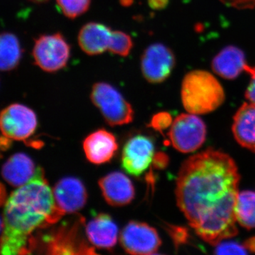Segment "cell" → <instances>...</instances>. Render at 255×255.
I'll list each match as a JSON object with an SVG mask.
<instances>
[{
  "instance_id": "44dd1931",
  "label": "cell",
  "mask_w": 255,
  "mask_h": 255,
  "mask_svg": "<svg viewBox=\"0 0 255 255\" xmlns=\"http://www.w3.org/2000/svg\"><path fill=\"white\" fill-rule=\"evenodd\" d=\"M237 222L247 229L255 228V192L244 191L238 195L236 206Z\"/></svg>"
},
{
  "instance_id": "e0dca14e",
  "label": "cell",
  "mask_w": 255,
  "mask_h": 255,
  "mask_svg": "<svg viewBox=\"0 0 255 255\" xmlns=\"http://www.w3.org/2000/svg\"><path fill=\"white\" fill-rule=\"evenodd\" d=\"M38 167L26 154L16 153L11 156L2 166L1 175L10 185L20 187L36 175Z\"/></svg>"
},
{
  "instance_id": "4316f807",
  "label": "cell",
  "mask_w": 255,
  "mask_h": 255,
  "mask_svg": "<svg viewBox=\"0 0 255 255\" xmlns=\"http://www.w3.org/2000/svg\"><path fill=\"white\" fill-rule=\"evenodd\" d=\"M246 72L251 75V81L246 92V98L251 103L255 104V66L248 65Z\"/></svg>"
},
{
  "instance_id": "ac0fdd59",
  "label": "cell",
  "mask_w": 255,
  "mask_h": 255,
  "mask_svg": "<svg viewBox=\"0 0 255 255\" xmlns=\"http://www.w3.org/2000/svg\"><path fill=\"white\" fill-rule=\"evenodd\" d=\"M233 132L238 143L255 152V104L245 103L234 116Z\"/></svg>"
},
{
  "instance_id": "1f68e13d",
  "label": "cell",
  "mask_w": 255,
  "mask_h": 255,
  "mask_svg": "<svg viewBox=\"0 0 255 255\" xmlns=\"http://www.w3.org/2000/svg\"><path fill=\"white\" fill-rule=\"evenodd\" d=\"M29 1L33 3H36V4H42V3L47 2L49 0H29Z\"/></svg>"
},
{
  "instance_id": "9c48e42d",
  "label": "cell",
  "mask_w": 255,
  "mask_h": 255,
  "mask_svg": "<svg viewBox=\"0 0 255 255\" xmlns=\"http://www.w3.org/2000/svg\"><path fill=\"white\" fill-rule=\"evenodd\" d=\"M120 243L128 254L153 255L161 246L157 231L145 223L130 221L122 230Z\"/></svg>"
},
{
  "instance_id": "3957f363",
  "label": "cell",
  "mask_w": 255,
  "mask_h": 255,
  "mask_svg": "<svg viewBox=\"0 0 255 255\" xmlns=\"http://www.w3.org/2000/svg\"><path fill=\"white\" fill-rule=\"evenodd\" d=\"M183 106L189 113L206 114L217 110L224 102L225 92L212 74L204 70L187 73L182 84Z\"/></svg>"
},
{
  "instance_id": "9a60e30c",
  "label": "cell",
  "mask_w": 255,
  "mask_h": 255,
  "mask_svg": "<svg viewBox=\"0 0 255 255\" xmlns=\"http://www.w3.org/2000/svg\"><path fill=\"white\" fill-rule=\"evenodd\" d=\"M86 234L97 248L110 250L117 244L118 227L109 215L100 214L87 223Z\"/></svg>"
},
{
  "instance_id": "d4e9b609",
  "label": "cell",
  "mask_w": 255,
  "mask_h": 255,
  "mask_svg": "<svg viewBox=\"0 0 255 255\" xmlns=\"http://www.w3.org/2000/svg\"><path fill=\"white\" fill-rule=\"evenodd\" d=\"M166 229L177 248L180 245L187 243L189 238V233L185 228L167 225Z\"/></svg>"
},
{
  "instance_id": "ffe728a7",
  "label": "cell",
  "mask_w": 255,
  "mask_h": 255,
  "mask_svg": "<svg viewBox=\"0 0 255 255\" xmlns=\"http://www.w3.org/2000/svg\"><path fill=\"white\" fill-rule=\"evenodd\" d=\"M23 50L16 35L3 32L0 36V68L9 72L17 68L22 58Z\"/></svg>"
},
{
  "instance_id": "4fadbf2b",
  "label": "cell",
  "mask_w": 255,
  "mask_h": 255,
  "mask_svg": "<svg viewBox=\"0 0 255 255\" xmlns=\"http://www.w3.org/2000/svg\"><path fill=\"white\" fill-rule=\"evenodd\" d=\"M117 148L118 144L115 136L105 129L92 132L83 142V149L87 159L95 164L109 162Z\"/></svg>"
},
{
  "instance_id": "603a6c76",
  "label": "cell",
  "mask_w": 255,
  "mask_h": 255,
  "mask_svg": "<svg viewBox=\"0 0 255 255\" xmlns=\"http://www.w3.org/2000/svg\"><path fill=\"white\" fill-rule=\"evenodd\" d=\"M91 1L92 0H56L58 8L64 16L72 19L86 13Z\"/></svg>"
},
{
  "instance_id": "2e32d148",
  "label": "cell",
  "mask_w": 255,
  "mask_h": 255,
  "mask_svg": "<svg viewBox=\"0 0 255 255\" xmlns=\"http://www.w3.org/2000/svg\"><path fill=\"white\" fill-rule=\"evenodd\" d=\"M246 55L238 47L229 46L223 48L212 61L214 73L226 80H234L248 67Z\"/></svg>"
},
{
  "instance_id": "8992f818",
  "label": "cell",
  "mask_w": 255,
  "mask_h": 255,
  "mask_svg": "<svg viewBox=\"0 0 255 255\" xmlns=\"http://www.w3.org/2000/svg\"><path fill=\"white\" fill-rule=\"evenodd\" d=\"M169 137L176 150L189 153L198 150L205 142L206 127L195 114H180L172 122Z\"/></svg>"
},
{
  "instance_id": "f546056e",
  "label": "cell",
  "mask_w": 255,
  "mask_h": 255,
  "mask_svg": "<svg viewBox=\"0 0 255 255\" xmlns=\"http://www.w3.org/2000/svg\"><path fill=\"white\" fill-rule=\"evenodd\" d=\"M243 245L249 253H255V236L247 240Z\"/></svg>"
},
{
  "instance_id": "f1b7e54d",
  "label": "cell",
  "mask_w": 255,
  "mask_h": 255,
  "mask_svg": "<svg viewBox=\"0 0 255 255\" xmlns=\"http://www.w3.org/2000/svg\"><path fill=\"white\" fill-rule=\"evenodd\" d=\"M168 161L169 159L167 156L165 154L162 153V152L154 156V164L158 168H164L168 163Z\"/></svg>"
},
{
  "instance_id": "8fae6325",
  "label": "cell",
  "mask_w": 255,
  "mask_h": 255,
  "mask_svg": "<svg viewBox=\"0 0 255 255\" xmlns=\"http://www.w3.org/2000/svg\"><path fill=\"white\" fill-rule=\"evenodd\" d=\"M155 147L150 137L136 135L124 145L122 152V167L133 176H140L153 162Z\"/></svg>"
},
{
  "instance_id": "4dcf8cb0",
  "label": "cell",
  "mask_w": 255,
  "mask_h": 255,
  "mask_svg": "<svg viewBox=\"0 0 255 255\" xmlns=\"http://www.w3.org/2000/svg\"><path fill=\"white\" fill-rule=\"evenodd\" d=\"M133 1L134 0H119V3H120L121 5L125 6V7L131 6Z\"/></svg>"
},
{
  "instance_id": "30bf717a",
  "label": "cell",
  "mask_w": 255,
  "mask_h": 255,
  "mask_svg": "<svg viewBox=\"0 0 255 255\" xmlns=\"http://www.w3.org/2000/svg\"><path fill=\"white\" fill-rule=\"evenodd\" d=\"M173 52L162 43L147 47L141 56L140 67L144 78L152 84L164 82L169 78L175 66Z\"/></svg>"
},
{
  "instance_id": "277c9868",
  "label": "cell",
  "mask_w": 255,
  "mask_h": 255,
  "mask_svg": "<svg viewBox=\"0 0 255 255\" xmlns=\"http://www.w3.org/2000/svg\"><path fill=\"white\" fill-rule=\"evenodd\" d=\"M91 100L100 110L106 122L112 127L130 124L134 112L117 89L107 82H97L92 89Z\"/></svg>"
},
{
  "instance_id": "5b68a950",
  "label": "cell",
  "mask_w": 255,
  "mask_h": 255,
  "mask_svg": "<svg viewBox=\"0 0 255 255\" xmlns=\"http://www.w3.org/2000/svg\"><path fill=\"white\" fill-rule=\"evenodd\" d=\"M70 46L60 33L45 34L35 40L32 50L34 63L46 73H56L68 65Z\"/></svg>"
},
{
  "instance_id": "ba28073f",
  "label": "cell",
  "mask_w": 255,
  "mask_h": 255,
  "mask_svg": "<svg viewBox=\"0 0 255 255\" xmlns=\"http://www.w3.org/2000/svg\"><path fill=\"white\" fill-rule=\"evenodd\" d=\"M0 127L3 135L9 140H26L36 130V114L26 106L12 104L1 111Z\"/></svg>"
},
{
  "instance_id": "d6986e66",
  "label": "cell",
  "mask_w": 255,
  "mask_h": 255,
  "mask_svg": "<svg viewBox=\"0 0 255 255\" xmlns=\"http://www.w3.org/2000/svg\"><path fill=\"white\" fill-rule=\"evenodd\" d=\"M79 227L60 229L48 242V252L51 254H92L89 248L78 237Z\"/></svg>"
},
{
  "instance_id": "6da1fadb",
  "label": "cell",
  "mask_w": 255,
  "mask_h": 255,
  "mask_svg": "<svg viewBox=\"0 0 255 255\" xmlns=\"http://www.w3.org/2000/svg\"><path fill=\"white\" fill-rule=\"evenodd\" d=\"M239 182L236 162L221 151L208 149L182 164L176 186L177 205L206 243L216 246L238 234Z\"/></svg>"
},
{
  "instance_id": "7a4b0ae2",
  "label": "cell",
  "mask_w": 255,
  "mask_h": 255,
  "mask_svg": "<svg viewBox=\"0 0 255 255\" xmlns=\"http://www.w3.org/2000/svg\"><path fill=\"white\" fill-rule=\"evenodd\" d=\"M54 207L53 190L38 167L36 175L18 187L5 203L1 217V250L2 255L28 253L32 233L48 226Z\"/></svg>"
},
{
  "instance_id": "5bb4252c",
  "label": "cell",
  "mask_w": 255,
  "mask_h": 255,
  "mask_svg": "<svg viewBox=\"0 0 255 255\" xmlns=\"http://www.w3.org/2000/svg\"><path fill=\"white\" fill-rule=\"evenodd\" d=\"M112 32L109 26L103 23H87L79 32V46L87 55L102 54L110 48Z\"/></svg>"
},
{
  "instance_id": "cb8c5ba5",
  "label": "cell",
  "mask_w": 255,
  "mask_h": 255,
  "mask_svg": "<svg viewBox=\"0 0 255 255\" xmlns=\"http://www.w3.org/2000/svg\"><path fill=\"white\" fill-rule=\"evenodd\" d=\"M215 254L216 255H247L249 252L247 251L244 245L240 244L234 241H221L216 246Z\"/></svg>"
},
{
  "instance_id": "83f0119b",
  "label": "cell",
  "mask_w": 255,
  "mask_h": 255,
  "mask_svg": "<svg viewBox=\"0 0 255 255\" xmlns=\"http://www.w3.org/2000/svg\"><path fill=\"white\" fill-rule=\"evenodd\" d=\"M169 0H147V4L151 9L162 10L168 6Z\"/></svg>"
},
{
  "instance_id": "7c38bea8",
  "label": "cell",
  "mask_w": 255,
  "mask_h": 255,
  "mask_svg": "<svg viewBox=\"0 0 255 255\" xmlns=\"http://www.w3.org/2000/svg\"><path fill=\"white\" fill-rule=\"evenodd\" d=\"M99 186L106 201L111 206H123L130 204L135 196L131 181L120 172L107 174L99 181Z\"/></svg>"
},
{
  "instance_id": "52a82bcc",
  "label": "cell",
  "mask_w": 255,
  "mask_h": 255,
  "mask_svg": "<svg viewBox=\"0 0 255 255\" xmlns=\"http://www.w3.org/2000/svg\"><path fill=\"white\" fill-rule=\"evenodd\" d=\"M54 207L48 219V225L58 222L67 214H73L85 206L87 194L85 186L75 177L60 179L53 189Z\"/></svg>"
},
{
  "instance_id": "484cf974",
  "label": "cell",
  "mask_w": 255,
  "mask_h": 255,
  "mask_svg": "<svg viewBox=\"0 0 255 255\" xmlns=\"http://www.w3.org/2000/svg\"><path fill=\"white\" fill-rule=\"evenodd\" d=\"M172 119L170 114L167 112H159L153 116L150 125L156 130L162 131L172 126L173 122Z\"/></svg>"
},
{
  "instance_id": "7402d4cb",
  "label": "cell",
  "mask_w": 255,
  "mask_h": 255,
  "mask_svg": "<svg viewBox=\"0 0 255 255\" xmlns=\"http://www.w3.org/2000/svg\"><path fill=\"white\" fill-rule=\"evenodd\" d=\"M132 47L133 42L128 33L122 31L112 32V41L108 50L110 53L119 56L127 57L130 54Z\"/></svg>"
}]
</instances>
